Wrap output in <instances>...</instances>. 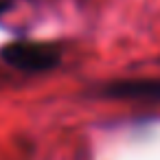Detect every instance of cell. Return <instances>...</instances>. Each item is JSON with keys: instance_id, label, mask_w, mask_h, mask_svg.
I'll use <instances>...</instances> for the list:
<instances>
[{"instance_id": "obj_1", "label": "cell", "mask_w": 160, "mask_h": 160, "mask_svg": "<svg viewBox=\"0 0 160 160\" xmlns=\"http://www.w3.org/2000/svg\"><path fill=\"white\" fill-rule=\"evenodd\" d=\"M2 57L20 68V70H48L57 64V53L48 46H40V44H29V42H18L11 44L2 51Z\"/></svg>"}, {"instance_id": "obj_2", "label": "cell", "mask_w": 160, "mask_h": 160, "mask_svg": "<svg viewBox=\"0 0 160 160\" xmlns=\"http://www.w3.org/2000/svg\"><path fill=\"white\" fill-rule=\"evenodd\" d=\"M108 97L116 99H142V101H160V79H132L112 83L105 90Z\"/></svg>"}]
</instances>
